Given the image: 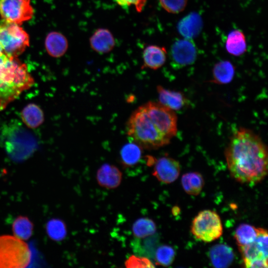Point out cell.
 <instances>
[{"instance_id":"cell-1","label":"cell","mask_w":268,"mask_h":268,"mask_svg":"<svg viewBox=\"0 0 268 268\" xmlns=\"http://www.w3.org/2000/svg\"><path fill=\"white\" fill-rule=\"evenodd\" d=\"M225 156L231 175L240 183L256 184L267 174V147L251 130L241 128L233 134Z\"/></svg>"},{"instance_id":"cell-2","label":"cell","mask_w":268,"mask_h":268,"mask_svg":"<svg viewBox=\"0 0 268 268\" xmlns=\"http://www.w3.org/2000/svg\"><path fill=\"white\" fill-rule=\"evenodd\" d=\"M34 83L26 65L16 58L0 56V110Z\"/></svg>"},{"instance_id":"cell-3","label":"cell","mask_w":268,"mask_h":268,"mask_svg":"<svg viewBox=\"0 0 268 268\" xmlns=\"http://www.w3.org/2000/svg\"><path fill=\"white\" fill-rule=\"evenodd\" d=\"M126 131L133 141L142 149H157L169 144L171 140L160 132L144 105L131 115L126 124Z\"/></svg>"},{"instance_id":"cell-4","label":"cell","mask_w":268,"mask_h":268,"mask_svg":"<svg viewBox=\"0 0 268 268\" xmlns=\"http://www.w3.org/2000/svg\"><path fill=\"white\" fill-rule=\"evenodd\" d=\"M0 145L14 161H22L31 156L37 148L34 135L18 121L13 120L0 129Z\"/></svg>"},{"instance_id":"cell-5","label":"cell","mask_w":268,"mask_h":268,"mask_svg":"<svg viewBox=\"0 0 268 268\" xmlns=\"http://www.w3.org/2000/svg\"><path fill=\"white\" fill-rule=\"evenodd\" d=\"M32 253L21 239L10 235L0 236V268H22L30 263Z\"/></svg>"},{"instance_id":"cell-6","label":"cell","mask_w":268,"mask_h":268,"mask_svg":"<svg viewBox=\"0 0 268 268\" xmlns=\"http://www.w3.org/2000/svg\"><path fill=\"white\" fill-rule=\"evenodd\" d=\"M29 45L28 34L18 24L3 19L0 20V46L4 54L16 58Z\"/></svg>"},{"instance_id":"cell-7","label":"cell","mask_w":268,"mask_h":268,"mask_svg":"<svg viewBox=\"0 0 268 268\" xmlns=\"http://www.w3.org/2000/svg\"><path fill=\"white\" fill-rule=\"evenodd\" d=\"M191 232L197 239L205 242L218 239L223 232L219 216L211 210L200 212L192 221Z\"/></svg>"},{"instance_id":"cell-8","label":"cell","mask_w":268,"mask_h":268,"mask_svg":"<svg viewBox=\"0 0 268 268\" xmlns=\"http://www.w3.org/2000/svg\"><path fill=\"white\" fill-rule=\"evenodd\" d=\"M258 235L254 242L239 246L246 268H268V232L262 228H258Z\"/></svg>"},{"instance_id":"cell-9","label":"cell","mask_w":268,"mask_h":268,"mask_svg":"<svg viewBox=\"0 0 268 268\" xmlns=\"http://www.w3.org/2000/svg\"><path fill=\"white\" fill-rule=\"evenodd\" d=\"M147 113L160 132L171 139L177 132V117L175 111L159 102L149 101L144 104Z\"/></svg>"},{"instance_id":"cell-10","label":"cell","mask_w":268,"mask_h":268,"mask_svg":"<svg viewBox=\"0 0 268 268\" xmlns=\"http://www.w3.org/2000/svg\"><path fill=\"white\" fill-rule=\"evenodd\" d=\"M33 14L30 0H0V15L3 19L19 25Z\"/></svg>"},{"instance_id":"cell-11","label":"cell","mask_w":268,"mask_h":268,"mask_svg":"<svg viewBox=\"0 0 268 268\" xmlns=\"http://www.w3.org/2000/svg\"><path fill=\"white\" fill-rule=\"evenodd\" d=\"M197 55V47L192 39L184 38L177 40L171 47L172 62L179 67L192 64L195 61Z\"/></svg>"},{"instance_id":"cell-12","label":"cell","mask_w":268,"mask_h":268,"mask_svg":"<svg viewBox=\"0 0 268 268\" xmlns=\"http://www.w3.org/2000/svg\"><path fill=\"white\" fill-rule=\"evenodd\" d=\"M180 172V164L176 160L166 156L155 162L152 175L160 182L169 184L174 182Z\"/></svg>"},{"instance_id":"cell-13","label":"cell","mask_w":268,"mask_h":268,"mask_svg":"<svg viewBox=\"0 0 268 268\" xmlns=\"http://www.w3.org/2000/svg\"><path fill=\"white\" fill-rule=\"evenodd\" d=\"M96 179L101 187L108 189H115L121 183L122 173L116 166L105 163L97 170Z\"/></svg>"},{"instance_id":"cell-14","label":"cell","mask_w":268,"mask_h":268,"mask_svg":"<svg viewBox=\"0 0 268 268\" xmlns=\"http://www.w3.org/2000/svg\"><path fill=\"white\" fill-rule=\"evenodd\" d=\"M90 45L93 50L99 54L109 53L115 45L114 37L110 30L106 28L97 29L90 37Z\"/></svg>"},{"instance_id":"cell-15","label":"cell","mask_w":268,"mask_h":268,"mask_svg":"<svg viewBox=\"0 0 268 268\" xmlns=\"http://www.w3.org/2000/svg\"><path fill=\"white\" fill-rule=\"evenodd\" d=\"M202 27L201 16L192 12L183 17L178 23V31L184 38L192 39L197 36Z\"/></svg>"},{"instance_id":"cell-16","label":"cell","mask_w":268,"mask_h":268,"mask_svg":"<svg viewBox=\"0 0 268 268\" xmlns=\"http://www.w3.org/2000/svg\"><path fill=\"white\" fill-rule=\"evenodd\" d=\"M166 56L167 51L164 47L149 45L143 51L142 67L151 69H157L165 64Z\"/></svg>"},{"instance_id":"cell-17","label":"cell","mask_w":268,"mask_h":268,"mask_svg":"<svg viewBox=\"0 0 268 268\" xmlns=\"http://www.w3.org/2000/svg\"><path fill=\"white\" fill-rule=\"evenodd\" d=\"M209 258L213 267L224 268L231 265L234 260V254L232 249L229 246L218 244L210 249Z\"/></svg>"},{"instance_id":"cell-18","label":"cell","mask_w":268,"mask_h":268,"mask_svg":"<svg viewBox=\"0 0 268 268\" xmlns=\"http://www.w3.org/2000/svg\"><path fill=\"white\" fill-rule=\"evenodd\" d=\"M157 91L159 102L174 111L182 108L187 102L186 97L180 92L168 90L161 85L157 86Z\"/></svg>"},{"instance_id":"cell-19","label":"cell","mask_w":268,"mask_h":268,"mask_svg":"<svg viewBox=\"0 0 268 268\" xmlns=\"http://www.w3.org/2000/svg\"><path fill=\"white\" fill-rule=\"evenodd\" d=\"M225 48L230 54L235 56L243 55L247 49L246 41L244 33L239 30L231 31L227 36Z\"/></svg>"},{"instance_id":"cell-20","label":"cell","mask_w":268,"mask_h":268,"mask_svg":"<svg viewBox=\"0 0 268 268\" xmlns=\"http://www.w3.org/2000/svg\"><path fill=\"white\" fill-rule=\"evenodd\" d=\"M235 73V67L228 61L217 63L213 68V79L211 81L218 84H225L231 82Z\"/></svg>"},{"instance_id":"cell-21","label":"cell","mask_w":268,"mask_h":268,"mask_svg":"<svg viewBox=\"0 0 268 268\" xmlns=\"http://www.w3.org/2000/svg\"><path fill=\"white\" fill-rule=\"evenodd\" d=\"M142 148L134 141L126 143L121 148L120 158L125 167L136 165L141 158Z\"/></svg>"},{"instance_id":"cell-22","label":"cell","mask_w":268,"mask_h":268,"mask_svg":"<svg viewBox=\"0 0 268 268\" xmlns=\"http://www.w3.org/2000/svg\"><path fill=\"white\" fill-rule=\"evenodd\" d=\"M21 118L27 127L34 129L40 126L44 121V114L41 109L35 104H30L22 110Z\"/></svg>"},{"instance_id":"cell-23","label":"cell","mask_w":268,"mask_h":268,"mask_svg":"<svg viewBox=\"0 0 268 268\" xmlns=\"http://www.w3.org/2000/svg\"><path fill=\"white\" fill-rule=\"evenodd\" d=\"M46 43V48L50 55L57 58L63 56L68 47L66 37L57 32L50 33L47 38Z\"/></svg>"},{"instance_id":"cell-24","label":"cell","mask_w":268,"mask_h":268,"mask_svg":"<svg viewBox=\"0 0 268 268\" xmlns=\"http://www.w3.org/2000/svg\"><path fill=\"white\" fill-rule=\"evenodd\" d=\"M181 183L185 192L191 195H198L204 186L202 175L198 172H189L182 177Z\"/></svg>"},{"instance_id":"cell-25","label":"cell","mask_w":268,"mask_h":268,"mask_svg":"<svg viewBox=\"0 0 268 268\" xmlns=\"http://www.w3.org/2000/svg\"><path fill=\"white\" fill-rule=\"evenodd\" d=\"M156 230L155 222L147 217L137 219L133 224L132 231L137 239H143L153 235Z\"/></svg>"},{"instance_id":"cell-26","label":"cell","mask_w":268,"mask_h":268,"mask_svg":"<svg viewBox=\"0 0 268 268\" xmlns=\"http://www.w3.org/2000/svg\"><path fill=\"white\" fill-rule=\"evenodd\" d=\"M258 228L248 224H241L236 228L234 237L238 246L249 244L255 241L258 235Z\"/></svg>"},{"instance_id":"cell-27","label":"cell","mask_w":268,"mask_h":268,"mask_svg":"<svg viewBox=\"0 0 268 268\" xmlns=\"http://www.w3.org/2000/svg\"><path fill=\"white\" fill-rule=\"evenodd\" d=\"M12 227L15 236L21 240L29 239L33 233V224L25 216L17 217L13 221Z\"/></svg>"},{"instance_id":"cell-28","label":"cell","mask_w":268,"mask_h":268,"mask_svg":"<svg viewBox=\"0 0 268 268\" xmlns=\"http://www.w3.org/2000/svg\"><path fill=\"white\" fill-rule=\"evenodd\" d=\"M46 228L48 235L53 240L61 241L66 236V224L59 219H53L49 221Z\"/></svg>"},{"instance_id":"cell-29","label":"cell","mask_w":268,"mask_h":268,"mask_svg":"<svg viewBox=\"0 0 268 268\" xmlns=\"http://www.w3.org/2000/svg\"><path fill=\"white\" fill-rule=\"evenodd\" d=\"M175 252L174 249L168 245H161L158 247L155 253L156 263L164 267L171 265L174 260Z\"/></svg>"},{"instance_id":"cell-30","label":"cell","mask_w":268,"mask_h":268,"mask_svg":"<svg viewBox=\"0 0 268 268\" xmlns=\"http://www.w3.org/2000/svg\"><path fill=\"white\" fill-rule=\"evenodd\" d=\"M161 6L167 12L178 13L185 8L187 0H159Z\"/></svg>"},{"instance_id":"cell-31","label":"cell","mask_w":268,"mask_h":268,"mask_svg":"<svg viewBox=\"0 0 268 268\" xmlns=\"http://www.w3.org/2000/svg\"><path fill=\"white\" fill-rule=\"evenodd\" d=\"M127 268H153L152 263L145 257L132 255L125 262Z\"/></svg>"},{"instance_id":"cell-32","label":"cell","mask_w":268,"mask_h":268,"mask_svg":"<svg viewBox=\"0 0 268 268\" xmlns=\"http://www.w3.org/2000/svg\"><path fill=\"white\" fill-rule=\"evenodd\" d=\"M119 5L124 9H128L134 5L136 10L140 12L145 4L146 0H113Z\"/></svg>"},{"instance_id":"cell-33","label":"cell","mask_w":268,"mask_h":268,"mask_svg":"<svg viewBox=\"0 0 268 268\" xmlns=\"http://www.w3.org/2000/svg\"><path fill=\"white\" fill-rule=\"evenodd\" d=\"M3 54H4V53L3 52V50H2V49H1V48L0 46V56Z\"/></svg>"}]
</instances>
